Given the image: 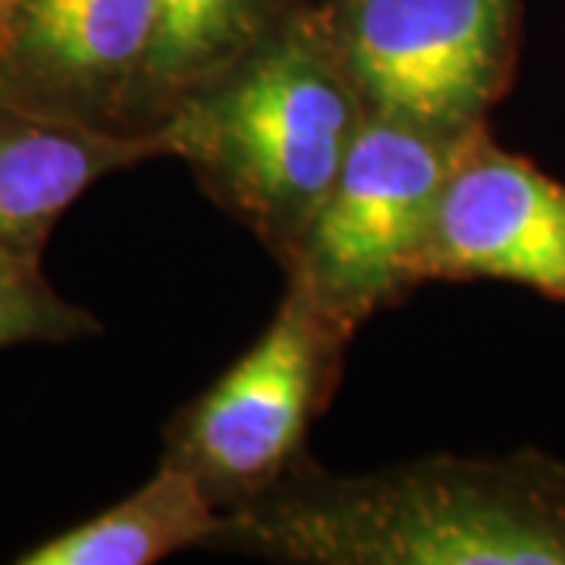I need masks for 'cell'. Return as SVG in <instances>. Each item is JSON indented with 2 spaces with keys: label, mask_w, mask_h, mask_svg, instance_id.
Segmentation results:
<instances>
[{
  "label": "cell",
  "mask_w": 565,
  "mask_h": 565,
  "mask_svg": "<svg viewBox=\"0 0 565 565\" xmlns=\"http://www.w3.org/2000/svg\"><path fill=\"white\" fill-rule=\"evenodd\" d=\"M207 550L292 565H565V462L430 456L330 475L308 456Z\"/></svg>",
  "instance_id": "1"
},
{
  "label": "cell",
  "mask_w": 565,
  "mask_h": 565,
  "mask_svg": "<svg viewBox=\"0 0 565 565\" xmlns=\"http://www.w3.org/2000/svg\"><path fill=\"white\" fill-rule=\"evenodd\" d=\"M364 117L323 10L302 0L239 61L182 95L154 136L286 264Z\"/></svg>",
  "instance_id": "2"
},
{
  "label": "cell",
  "mask_w": 565,
  "mask_h": 565,
  "mask_svg": "<svg viewBox=\"0 0 565 565\" xmlns=\"http://www.w3.org/2000/svg\"><path fill=\"white\" fill-rule=\"evenodd\" d=\"M471 132L367 114L327 199L282 264L289 282L352 333L405 299L418 286V255Z\"/></svg>",
  "instance_id": "3"
},
{
  "label": "cell",
  "mask_w": 565,
  "mask_h": 565,
  "mask_svg": "<svg viewBox=\"0 0 565 565\" xmlns=\"http://www.w3.org/2000/svg\"><path fill=\"white\" fill-rule=\"evenodd\" d=\"M352 337L289 282L262 340L170 422L163 459L223 515L267 493L305 456L308 427L333 396Z\"/></svg>",
  "instance_id": "4"
},
{
  "label": "cell",
  "mask_w": 565,
  "mask_h": 565,
  "mask_svg": "<svg viewBox=\"0 0 565 565\" xmlns=\"http://www.w3.org/2000/svg\"><path fill=\"white\" fill-rule=\"evenodd\" d=\"M321 10L367 114L471 132L519 73L525 0H330Z\"/></svg>",
  "instance_id": "5"
},
{
  "label": "cell",
  "mask_w": 565,
  "mask_h": 565,
  "mask_svg": "<svg viewBox=\"0 0 565 565\" xmlns=\"http://www.w3.org/2000/svg\"><path fill=\"white\" fill-rule=\"evenodd\" d=\"M158 0H3L0 102L139 136Z\"/></svg>",
  "instance_id": "6"
},
{
  "label": "cell",
  "mask_w": 565,
  "mask_h": 565,
  "mask_svg": "<svg viewBox=\"0 0 565 565\" xmlns=\"http://www.w3.org/2000/svg\"><path fill=\"white\" fill-rule=\"evenodd\" d=\"M497 280L565 302V182L475 129L418 255V282Z\"/></svg>",
  "instance_id": "7"
},
{
  "label": "cell",
  "mask_w": 565,
  "mask_h": 565,
  "mask_svg": "<svg viewBox=\"0 0 565 565\" xmlns=\"http://www.w3.org/2000/svg\"><path fill=\"white\" fill-rule=\"evenodd\" d=\"M158 136H122L0 102V252L41 262L63 214L104 177L161 158Z\"/></svg>",
  "instance_id": "8"
},
{
  "label": "cell",
  "mask_w": 565,
  "mask_h": 565,
  "mask_svg": "<svg viewBox=\"0 0 565 565\" xmlns=\"http://www.w3.org/2000/svg\"><path fill=\"white\" fill-rule=\"evenodd\" d=\"M223 512L182 468L158 471L120 503L17 556L20 565H151L180 550H207Z\"/></svg>",
  "instance_id": "9"
},
{
  "label": "cell",
  "mask_w": 565,
  "mask_h": 565,
  "mask_svg": "<svg viewBox=\"0 0 565 565\" xmlns=\"http://www.w3.org/2000/svg\"><path fill=\"white\" fill-rule=\"evenodd\" d=\"M302 0H158L136 129L154 136L182 95L211 82L267 39Z\"/></svg>",
  "instance_id": "10"
},
{
  "label": "cell",
  "mask_w": 565,
  "mask_h": 565,
  "mask_svg": "<svg viewBox=\"0 0 565 565\" xmlns=\"http://www.w3.org/2000/svg\"><path fill=\"white\" fill-rule=\"evenodd\" d=\"M102 323L66 302L44 277L41 262L0 252V349L32 343H73L98 333Z\"/></svg>",
  "instance_id": "11"
},
{
  "label": "cell",
  "mask_w": 565,
  "mask_h": 565,
  "mask_svg": "<svg viewBox=\"0 0 565 565\" xmlns=\"http://www.w3.org/2000/svg\"><path fill=\"white\" fill-rule=\"evenodd\" d=\"M0 3H3V0H0Z\"/></svg>",
  "instance_id": "12"
}]
</instances>
